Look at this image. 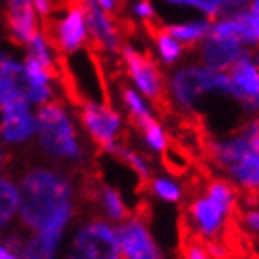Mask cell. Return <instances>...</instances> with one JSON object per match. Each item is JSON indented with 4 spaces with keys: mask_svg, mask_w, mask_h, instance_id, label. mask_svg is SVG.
<instances>
[{
    "mask_svg": "<svg viewBox=\"0 0 259 259\" xmlns=\"http://www.w3.org/2000/svg\"><path fill=\"white\" fill-rule=\"evenodd\" d=\"M167 4H173V6H188L195 8L199 12L207 13L208 17H216L220 13L222 0H163Z\"/></svg>",
    "mask_w": 259,
    "mask_h": 259,
    "instance_id": "22",
    "label": "cell"
},
{
    "mask_svg": "<svg viewBox=\"0 0 259 259\" xmlns=\"http://www.w3.org/2000/svg\"><path fill=\"white\" fill-rule=\"evenodd\" d=\"M156 41H158V51H160V57L163 59V62L171 64V62H175L181 57L182 53L181 41H177L167 32H163V28L156 32Z\"/></svg>",
    "mask_w": 259,
    "mask_h": 259,
    "instance_id": "21",
    "label": "cell"
},
{
    "mask_svg": "<svg viewBox=\"0 0 259 259\" xmlns=\"http://www.w3.org/2000/svg\"><path fill=\"white\" fill-rule=\"evenodd\" d=\"M26 91H28V81L25 77L23 64L6 59L0 53V107L17 100L26 102Z\"/></svg>",
    "mask_w": 259,
    "mask_h": 259,
    "instance_id": "12",
    "label": "cell"
},
{
    "mask_svg": "<svg viewBox=\"0 0 259 259\" xmlns=\"http://www.w3.org/2000/svg\"><path fill=\"white\" fill-rule=\"evenodd\" d=\"M71 186L66 173L38 167L23 179L19 190V214L26 227L39 231L55 214L71 205Z\"/></svg>",
    "mask_w": 259,
    "mask_h": 259,
    "instance_id": "1",
    "label": "cell"
},
{
    "mask_svg": "<svg viewBox=\"0 0 259 259\" xmlns=\"http://www.w3.org/2000/svg\"><path fill=\"white\" fill-rule=\"evenodd\" d=\"M124 59L139 91L150 100H158V96L162 98V75L154 62L134 47H124Z\"/></svg>",
    "mask_w": 259,
    "mask_h": 259,
    "instance_id": "8",
    "label": "cell"
},
{
    "mask_svg": "<svg viewBox=\"0 0 259 259\" xmlns=\"http://www.w3.org/2000/svg\"><path fill=\"white\" fill-rule=\"evenodd\" d=\"M152 188H154L156 194L165 201L175 203V201L181 199V188L177 186L175 182L167 181V179H156V181L152 182Z\"/></svg>",
    "mask_w": 259,
    "mask_h": 259,
    "instance_id": "25",
    "label": "cell"
},
{
    "mask_svg": "<svg viewBox=\"0 0 259 259\" xmlns=\"http://www.w3.org/2000/svg\"><path fill=\"white\" fill-rule=\"evenodd\" d=\"M229 77L237 84L242 94L253 102H257L259 98V73H257V66L253 64L252 60L246 57H242L240 60H237L233 66H231V73Z\"/></svg>",
    "mask_w": 259,
    "mask_h": 259,
    "instance_id": "14",
    "label": "cell"
},
{
    "mask_svg": "<svg viewBox=\"0 0 259 259\" xmlns=\"http://www.w3.org/2000/svg\"><path fill=\"white\" fill-rule=\"evenodd\" d=\"M0 136L8 143H23L30 139L36 132V117H34L25 100H17L0 107Z\"/></svg>",
    "mask_w": 259,
    "mask_h": 259,
    "instance_id": "7",
    "label": "cell"
},
{
    "mask_svg": "<svg viewBox=\"0 0 259 259\" xmlns=\"http://www.w3.org/2000/svg\"><path fill=\"white\" fill-rule=\"evenodd\" d=\"M207 195L208 197H212L218 205H222V208L226 210L229 216H231V212L235 210V207H237V195H235V190L231 184H227V182L224 181H214L208 184L207 188Z\"/></svg>",
    "mask_w": 259,
    "mask_h": 259,
    "instance_id": "18",
    "label": "cell"
},
{
    "mask_svg": "<svg viewBox=\"0 0 259 259\" xmlns=\"http://www.w3.org/2000/svg\"><path fill=\"white\" fill-rule=\"evenodd\" d=\"M26 46H28V59H32L34 62H38L49 75H55V62H53L51 51H49V46H47L46 38L38 32Z\"/></svg>",
    "mask_w": 259,
    "mask_h": 259,
    "instance_id": "17",
    "label": "cell"
},
{
    "mask_svg": "<svg viewBox=\"0 0 259 259\" xmlns=\"http://www.w3.org/2000/svg\"><path fill=\"white\" fill-rule=\"evenodd\" d=\"M229 214L212 197H199L190 205V222L203 239H212L222 231L224 218Z\"/></svg>",
    "mask_w": 259,
    "mask_h": 259,
    "instance_id": "10",
    "label": "cell"
},
{
    "mask_svg": "<svg viewBox=\"0 0 259 259\" xmlns=\"http://www.w3.org/2000/svg\"><path fill=\"white\" fill-rule=\"evenodd\" d=\"M4 162H6V152H4V147L0 143V169L4 167Z\"/></svg>",
    "mask_w": 259,
    "mask_h": 259,
    "instance_id": "32",
    "label": "cell"
},
{
    "mask_svg": "<svg viewBox=\"0 0 259 259\" xmlns=\"http://www.w3.org/2000/svg\"><path fill=\"white\" fill-rule=\"evenodd\" d=\"M250 8V0H222L220 13L222 17H235L239 13L246 12Z\"/></svg>",
    "mask_w": 259,
    "mask_h": 259,
    "instance_id": "26",
    "label": "cell"
},
{
    "mask_svg": "<svg viewBox=\"0 0 259 259\" xmlns=\"http://www.w3.org/2000/svg\"><path fill=\"white\" fill-rule=\"evenodd\" d=\"M104 13H117L120 10V0H94Z\"/></svg>",
    "mask_w": 259,
    "mask_h": 259,
    "instance_id": "29",
    "label": "cell"
},
{
    "mask_svg": "<svg viewBox=\"0 0 259 259\" xmlns=\"http://www.w3.org/2000/svg\"><path fill=\"white\" fill-rule=\"evenodd\" d=\"M244 222H246L248 229H250L252 233H257V229H259V214H257V210H252V212L248 210Z\"/></svg>",
    "mask_w": 259,
    "mask_h": 259,
    "instance_id": "30",
    "label": "cell"
},
{
    "mask_svg": "<svg viewBox=\"0 0 259 259\" xmlns=\"http://www.w3.org/2000/svg\"><path fill=\"white\" fill-rule=\"evenodd\" d=\"M115 233L120 246V255L126 259H163L143 222L126 220L118 226Z\"/></svg>",
    "mask_w": 259,
    "mask_h": 259,
    "instance_id": "5",
    "label": "cell"
},
{
    "mask_svg": "<svg viewBox=\"0 0 259 259\" xmlns=\"http://www.w3.org/2000/svg\"><path fill=\"white\" fill-rule=\"evenodd\" d=\"M252 259H255V257H252Z\"/></svg>",
    "mask_w": 259,
    "mask_h": 259,
    "instance_id": "33",
    "label": "cell"
},
{
    "mask_svg": "<svg viewBox=\"0 0 259 259\" xmlns=\"http://www.w3.org/2000/svg\"><path fill=\"white\" fill-rule=\"evenodd\" d=\"M62 233H64V229H57V227L39 229L38 235H34L30 240L23 242L25 244V246H21L23 259H57Z\"/></svg>",
    "mask_w": 259,
    "mask_h": 259,
    "instance_id": "13",
    "label": "cell"
},
{
    "mask_svg": "<svg viewBox=\"0 0 259 259\" xmlns=\"http://www.w3.org/2000/svg\"><path fill=\"white\" fill-rule=\"evenodd\" d=\"M47 46H53L62 51H77L87 39V26H84L83 12L77 0H70V10L64 19L59 23H47V34L44 36Z\"/></svg>",
    "mask_w": 259,
    "mask_h": 259,
    "instance_id": "4",
    "label": "cell"
},
{
    "mask_svg": "<svg viewBox=\"0 0 259 259\" xmlns=\"http://www.w3.org/2000/svg\"><path fill=\"white\" fill-rule=\"evenodd\" d=\"M134 13L137 17H141L143 21H150L154 17V10H152V4L149 0H137L134 4Z\"/></svg>",
    "mask_w": 259,
    "mask_h": 259,
    "instance_id": "27",
    "label": "cell"
},
{
    "mask_svg": "<svg viewBox=\"0 0 259 259\" xmlns=\"http://www.w3.org/2000/svg\"><path fill=\"white\" fill-rule=\"evenodd\" d=\"M184 259H212L205 240H201L195 233H190V240L184 242Z\"/></svg>",
    "mask_w": 259,
    "mask_h": 259,
    "instance_id": "24",
    "label": "cell"
},
{
    "mask_svg": "<svg viewBox=\"0 0 259 259\" xmlns=\"http://www.w3.org/2000/svg\"><path fill=\"white\" fill-rule=\"evenodd\" d=\"M0 259H19V255L12 250H8L4 244H0Z\"/></svg>",
    "mask_w": 259,
    "mask_h": 259,
    "instance_id": "31",
    "label": "cell"
},
{
    "mask_svg": "<svg viewBox=\"0 0 259 259\" xmlns=\"http://www.w3.org/2000/svg\"><path fill=\"white\" fill-rule=\"evenodd\" d=\"M34 4V10L39 13V15H49L53 12V8H55V0H32Z\"/></svg>",
    "mask_w": 259,
    "mask_h": 259,
    "instance_id": "28",
    "label": "cell"
},
{
    "mask_svg": "<svg viewBox=\"0 0 259 259\" xmlns=\"http://www.w3.org/2000/svg\"><path fill=\"white\" fill-rule=\"evenodd\" d=\"M136 124L141 128L143 136H145V139H147L150 149L158 150V152L165 150V145H167V141H165V134H163V130L160 128V124L154 122V118L145 117V118H141V120H136Z\"/></svg>",
    "mask_w": 259,
    "mask_h": 259,
    "instance_id": "20",
    "label": "cell"
},
{
    "mask_svg": "<svg viewBox=\"0 0 259 259\" xmlns=\"http://www.w3.org/2000/svg\"><path fill=\"white\" fill-rule=\"evenodd\" d=\"M6 21L13 39L23 46L38 34L32 0H8Z\"/></svg>",
    "mask_w": 259,
    "mask_h": 259,
    "instance_id": "11",
    "label": "cell"
},
{
    "mask_svg": "<svg viewBox=\"0 0 259 259\" xmlns=\"http://www.w3.org/2000/svg\"><path fill=\"white\" fill-rule=\"evenodd\" d=\"M81 118H83V124L87 126L92 139L100 143L104 149L113 150L115 137L120 128V117L117 113L107 105L89 102V104H84Z\"/></svg>",
    "mask_w": 259,
    "mask_h": 259,
    "instance_id": "6",
    "label": "cell"
},
{
    "mask_svg": "<svg viewBox=\"0 0 259 259\" xmlns=\"http://www.w3.org/2000/svg\"><path fill=\"white\" fill-rule=\"evenodd\" d=\"M122 96H124L126 105H128L130 113H132V117H134V122H136V120H141V118H145V117H150L149 107L145 105L141 96H139L134 89H124Z\"/></svg>",
    "mask_w": 259,
    "mask_h": 259,
    "instance_id": "23",
    "label": "cell"
},
{
    "mask_svg": "<svg viewBox=\"0 0 259 259\" xmlns=\"http://www.w3.org/2000/svg\"><path fill=\"white\" fill-rule=\"evenodd\" d=\"M68 259H120L117 233L105 222H91L73 237Z\"/></svg>",
    "mask_w": 259,
    "mask_h": 259,
    "instance_id": "3",
    "label": "cell"
},
{
    "mask_svg": "<svg viewBox=\"0 0 259 259\" xmlns=\"http://www.w3.org/2000/svg\"><path fill=\"white\" fill-rule=\"evenodd\" d=\"M208 28H210V23L205 19L201 21H192V23H186V25H171L165 26L163 32H167L171 38H175L177 41H184V44H195L203 39L208 34Z\"/></svg>",
    "mask_w": 259,
    "mask_h": 259,
    "instance_id": "16",
    "label": "cell"
},
{
    "mask_svg": "<svg viewBox=\"0 0 259 259\" xmlns=\"http://www.w3.org/2000/svg\"><path fill=\"white\" fill-rule=\"evenodd\" d=\"M36 132L41 149L55 158L81 160L83 149L71 118L59 104H44L36 115Z\"/></svg>",
    "mask_w": 259,
    "mask_h": 259,
    "instance_id": "2",
    "label": "cell"
},
{
    "mask_svg": "<svg viewBox=\"0 0 259 259\" xmlns=\"http://www.w3.org/2000/svg\"><path fill=\"white\" fill-rule=\"evenodd\" d=\"M19 210V190L8 179H0V231Z\"/></svg>",
    "mask_w": 259,
    "mask_h": 259,
    "instance_id": "15",
    "label": "cell"
},
{
    "mask_svg": "<svg viewBox=\"0 0 259 259\" xmlns=\"http://www.w3.org/2000/svg\"><path fill=\"white\" fill-rule=\"evenodd\" d=\"M205 41L201 46V55L207 68L210 70H226L246 57L248 53L242 49V41L231 38H210L205 36Z\"/></svg>",
    "mask_w": 259,
    "mask_h": 259,
    "instance_id": "9",
    "label": "cell"
},
{
    "mask_svg": "<svg viewBox=\"0 0 259 259\" xmlns=\"http://www.w3.org/2000/svg\"><path fill=\"white\" fill-rule=\"evenodd\" d=\"M102 205H104V210L113 222H124L128 218V208H126L122 197H120L117 190L104 186V190H102Z\"/></svg>",
    "mask_w": 259,
    "mask_h": 259,
    "instance_id": "19",
    "label": "cell"
}]
</instances>
